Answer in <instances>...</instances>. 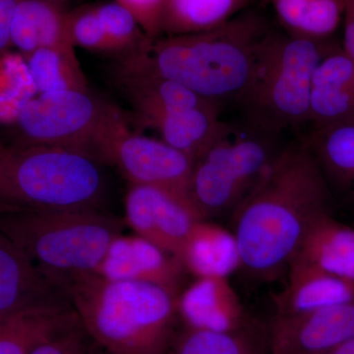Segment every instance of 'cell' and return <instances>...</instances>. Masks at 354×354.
<instances>
[{"label":"cell","instance_id":"obj_31","mask_svg":"<svg viewBox=\"0 0 354 354\" xmlns=\"http://www.w3.org/2000/svg\"><path fill=\"white\" fill-rule=\"evenodd\" d=\"M94 344L79 320L71 327L41 342L29 354H87Z\"/></svg>","mask_w":354,"mask_h":354},{"label":"cell","instance_id":"obj_21","mask_svg":"<svg viewBox=\"0 0 354 354\" xmlns=\"http://www.w3.org/2000/svg\"><path fill=\"white\" fill-rule=\"evenodd\" d=\"M180 261L186 272L195 278H228L241 267L239 246L232 230L208 220L195 225Z\"/></svg>","mask_w":354,"mask_h":354},{"label":"cell","instance_id":"obj_23","mask_svg":"<svg viewBox=\"0 0 354 354\" xmlns=\"http://www.w3.org/2000/svg\"><path fill=\"white\" fill-rule=\"evenodd\" d=\"M78 322L73 307L32 309L0 319V354H29L41 342Z\"/></svg>","mask_w":354,"mask_h":354},{"label":"cell","instance_id":"obj_33","mask_svg":"<svg viewBox=\"0 0 354 354\" xmlns=\"http://www.w3.org/2000/svg\"><path fill=\"white\" fill-rule=\"evenodd\" d=\"M19 0H0V59L11 46V27Z\"/></svg>","mask_w":354,"mask_h":354},{"label":"cell","instance_id":"obj_3","mask_svg":"<svg viewBox=\"0 0 354 354\" xmlns=\"http://www.w3.org/2000/svg\"><path fill=\"white\" fill-rule=\"evenodd\" d=\"M79 320L113 354H167L178 333V295L153 283L84 274L64 286Z\"/></svg>","mask_w":354,"mask_h":354},{"label":"cell","instance_id":"obj_9","mask_svg":"<svg viewBox=\"0 0 354 354\" xmlns=\"http://www.w3.org/2000/svg\"><path fill=\"white\" fill-rule=\"evenodd\" d=\"M124 206L125 223L135 234L179 261L195 225L204 220L189 195L155 186L130 184Z\"/></svg>","mask_w":354,"mask_h":354},{"label":"cell","instance_id":"obj_8","mask_svg":"<svg viewBox=\"0 0 354 354\" xmlns=\"http://www.w3.org/2000/svg\"><path fill=\"white\" fill-rule=\"evenodd\" d=\"M13 127L17 134L10 143L62 149L102 165H111L116 142L130 130L121 109L88 91L39 94Z\"/></svg>","mask_w":354,"mask_h":354},{"label":"cell","instance_id":"obj_6","mask_svg":"<svg viewBox=\"0 0 354 354\" xmlns=\"http://www.w3.org/2000/svg\"><path fill=\"white\" fill-rule=\"evenodd\" d=\"M279 135L250 120L242 127L225 122L191 174L189 196L204 220L232 216L285 146Z\"/></svg>","mask_w":354,"mask_h":354},{"label":"cell","instance_id":"obj_30","mask_svg":"<svg viewBox=\"0 0 354 354\" xmlns=\"http://www.w3.org/2000/svg\"><path fill=\"white\" fill-rule=\"evenodd\" d=\"M67 32L74 48L79 46L97 53H116L95 12L94 4L77 7L69 11Z\"/></svg>","mask_w":354,"mask_h":354},{"label":"cell","instance_id":"obj_32","mask_svg":"<svg viewBox=\"0 0 354 354\" xmlns=\"http://www.w3.org/2000/svg\"><path fill=\"white\" fill-rule=\"evenodd\" d=\"M127 7L151 39L162 37V16L167 0H115Z\"/></svg>","mask_w":354,"mask_h":354},{"label":"cell","instance_id":"obj_18","mask_svg":"<svg viewBox=\"0 0 354 354\" xmlns=\"http://www.w3.org/2000/svg\"><path fill=\"white\" fill-rule=\"evenodd\" d=\"M285 290L274 297L276 315H291L354 301V281L311 267L288 266Z\"/></svg>","mask_w":354,"mask_h":354},{"label":"cell","instance_id":"obj_13","mask_svg":"<svg viewBox=\"0 0 354 354\" xmlns=\"http://www.w3.org/2000/svg\"><path fill=\"white\" fill-rule=\"evenodd\" d=\"M185 268L176 256L138 235H120L109 247L97 274L113 281H145L179 295Z\"/></svg>","mask_w":354,"mask_h":354},{"label":"cell","instance_id":"obj_25","mask_svg":"<svg viewBox=\"0 0 354 354\" xmlns=\"http://www.w3.org/2000/svg\"><path fill=\"white\" fill-rule=\"evenodd\" d=\"M250 0H167L162 36L211 31L234 19Z\"/></svg>","mask_w":354,"mask_h":354},{"label":"cell","instance_id":"obj_28","mask_svg":"<svg viewBox=\"0 0 354 354\" xmlns=\"http://www.w3.org/2000/svg\"><path fill=\"white\" fill-rule=\"evenodd\" d=\"M38 95L25 57L6 53L0 59V124L13 125Z\"/></svg>","mask_w":354,"mask_h":354},{"label":"cell","instance_id":"obj_35","mask_svg":"<svg viewBox=\"0 0 354 354\" xmlns=\"http://www.w3.org/2000/svg\"><path fill=\"white\" fill-rule=\"evenodd\" d=\"M319 354H354V337H351L348 341L337 344L329 351Z\"/></svg>","mask_w":354,"mask_h":354},{"label":"cell","instance_id":"obj_10","mask_svg":"<svg viewBox=\"0 0 354 354\" xmlns=\"http://www.w3.org/2000/svg\"><path fill=\"white\" fill-rule=\"evenodd\" d=\"M111 165L132 185L155 186L189 195L194 160L160 139L129 130L116 142Z\"/></svg>","mask_w":354,"mask_h":354},{"label":"cell","instance_id":"obj_4","mask_svg":"<svg viewBox=\"0 0 354 354\" xmlns=\"http://www.w3.org/2000/svg\"><path fill=\"white\" fill-rule=\"evenodd\" d=\"M102 165L82 153L0 139V216L102 209Z\"/></svg>","mask_w":354,"mask_h":354},{"label":"cell","instance_id":"obj_24","mask_svg":"<svg viewBox=\"0 0 354 354\" xmlns=\"http://www.w3.org/2000/svg\"><path fill=\"white\" fill-rule=\"evenodd\" d=\"M167 354H270L268 330L254 323L232 330L184 327Z\"/></svg>","mask_w":354,"mask_h":354},{"label":"cell","instance_id":"obj_12","mask_svg":"<svg viewBox=\"0 0 354 354\" xmlns=\"http://www.w3.org/2000/svg\"><path fill=\"white\" fill-rule=\"evenodd\" d=\"M66 290L0 232V319L28 310L69 308Z\"/></svg>","mask_w":354,"mask_h":354},{"label":"cell","instance_id":"obj_22","mask_svg":"<svg viewBox=\"0 0 354 354\" xmlns=\"http://www.w3.org/2000/svg\"><path fill=\"white\" fill-rule=\"evenodd\" d=\"M221 109L220 104L179 109L160 116L149 128L156 130L167 145L195 160L225 124Z\"/></svg>","mask_w":354,"mask_h":354},{"label":"cell","instance_id":"obj_27","mask_svg":"<svg viewBox=\"0 0 354 354\" xmlns=\"http://www.w3.org/2000/svg\"><path fill=\"white\" fill-rule=\"evenodd\" d=\"M25 59L39 94L88 91L75 48H39Z\"/></svg>","mask_w":354,"mask_h":354},{"label":"cell","instance_id":"obj_14","mask_svg":"<svg viewBox=\"0 0 354 354\" xmlns=\"http://www.w3.org/2000/svg\"><path fill=\"white\" fill-rule=\"evenodd\" d=\"M177 310L184 327L232 330L253 323L228 278H196L179 293Z\"/></svg>","mask_w":354,"mask_h":354},{"label":"cell","instance_id":"obj_17","mask_svg":"<svg viewBox=\"0 0 354 354\" xmlns=\"http://www.w3.org/2000/svg\"><path fill=\"white\" fill-rule=\"evenodd\" d=\"M335 201L354 209V118L312 129L304 139Z\"/></svg>","mask_w":354,"mask_h":354},{"label":"cell","instance_id":"obj_11","mask_svg":"<svg viewBox=\"0 0 354 354\" xmlns=\"http://www.w3.org/2000/svg\"><path fill=\"white\" fill-rule=\"evenodd\" d=\"M354 337V301L274 317L270 354H319Z\"/></svg>","mask_w":354,"mask_h":354},{"label":"cell","instance_id":"obj_7","mask_svg":"<svg viewBox=\"0 0 354 354\" xmlns=\"http://www.w3.org/2000/svg\"><path fill=\"white\" fill-rule=\"evenodd\" d=\"M337 46L332 38H302L271 29L261 44L252 85L242 102L248 120L278 133L308 123L314 72Z\"/></svg>","mask_w":354,"mask_h":354},{"label":"cell","instance_id":"obj_19","mask_svg":"<svg viewBox=\"0 0 354 354\" xmlns=\"http://www.w3.org/2000/svg\"><path fill=\"white\" fill-rule=\"evenodd\" d=\"M292 263L354 281V228L337 221L333 213L321 216L305 234L290 265Z\"/></svg>","mask_w":354,"mask_h":354},{"label":"cell","instance_id":"obj_2","mask_svg":"<svg viewBox=\"0 0 354 354\" xmlns=\"http://www.w3.org/2000/svg\"><path fill=\"white\" fill-rule=\"evenodd\" d=\"M270 31L260 14L241 13L211 31L151 39L143 50L121 57L114 71L155 74L221 106L242 104Z\"/></svg>","mask_w":354,"mask_h":354},{"label":"cell","instance_id":"obj_5","mask_svg":"<svg viewBox=\"0 0 354 354\" xmlns=\"http://www.w3.org/2000/svg\"><path fill=\"white\" fill-rule=\"evenodd\" d=\"M125 225L102 209L0 216V232L62 288L71 279L99 272Z\"/></svg>","mask_w":354,"mask_h":354},{"label":"cell","instance_id":"obj_1","mask_svg":"<svg viewBox=\"0 0 354 354\" xmlns=\"http://www.w3.org/2000/svg\"><path fill=\"white\" fill-rule=\"evenodd\" d=\"M335 200L304 140L281 149L255 189L230 216L247 278L276 279L317 218L333 213Z\"/></svg>","mask_w":354,"mask_h":354},{"label":"cell","instance_id":"obj_20","mask_svg":"<svg viewBox=\"0 0 354 354\" xmlns=\"http://www.w3.org/2000/svg\"><path fill=\"white\" fill-rule=\"evenodd\" d=\"M69 11L53 0H19L11 27V46L24 57L39 48H75L67 32Z\"/></svg>","mask_w":354,"mask_h":354},{"label":"cell","instance_id":"obj_34","mask_svg":"<svg viewBox=\"0 0 354 354\" xmlns=\"http://www.w3.org/2000/svg\"><path fill=\"white\" fill-rule=\"evenodd\" d=\"M344 41L342 50L354 62V0H344Z\"/></svg>","mask_w":354,"mask_h":354},{"label":"cell","instance_id":"obj_37","mask_svg":"<svg viewBox=\"0 0 354 354\" xmlns=\"http://www.w3.org/2000/svg\"><path fill=\"white\" fill-rule=\"evenodd\" d=\"M53 1L62 2V3H64V1H69V0H53Z\"/></svg>","mask_w":354,"mask_h":354},{"label":"cell","instance_id":"obj_36","mask_svg":"<svg viewBox=\"0 0 354 354\" xmlns=\"http://www.w3.org/2000/svg\"><path fill=\"white\" fill-rule=\"evenodd\" d=\"M87 354H113L109 353V351H106V349L101 348V346H97V344H93L92 348H91L90 351H88Z\"/></svg>","mask_w":354,"mask_h":354},{"label":"cell","instance_id":"obj_29","mask_svg":"<svg viewBox=\"0 0 354 354\" xmlns=\"http://www.w3.org/2000/svg\"><path fill=\"white\" fill-rule=\"evenodd\" d=\"M104 31L121 57L138 53L151 39L142 29L131 12L118 1H104L94 4Z\"/></svg>","mask_w":354,"mask_h":354},{"label":"cell","instance_id":"obj_15","mask_svg":"<svg viewBox=\"0 0 354 354\" xmlns=\"http://www.w3.org/2000/svg\"><path fill=\"white\" fill-rule=\"evenodd\" d=\"M354 118V62L341 46L318 64L312 78L309 122L313 129Z\"/></svg>","mask_w":354,"mask_h":354},{"label":"cell","instance_id":"obj_16","mask_svg":"<svg viewBox=\"0 0 354 354\" xmlns=\"http://www.w3.org/2000/svg\"><path fill=\"white\" fill-rule=\"evenodd\" d=\"M114 77L142 127L149 128L160 116L179 109L218 104L155 74L114 71Z\"/></svg>","mask_w":354,"mask_h":354},{"label":"cell","instance_id":"obj_26","mask_svg":"<svg viewBox=\"0 0 354 354\" xmlns=\"http://www.w3.org/2000/svg\"><path fill=\"white\" fill-rule=\"evenodd\" d=\"M286 32L313 39L332 38L344 18V0H270Z\"/></svg>","mask_w":354,"mask_h":354}]
</instances>
